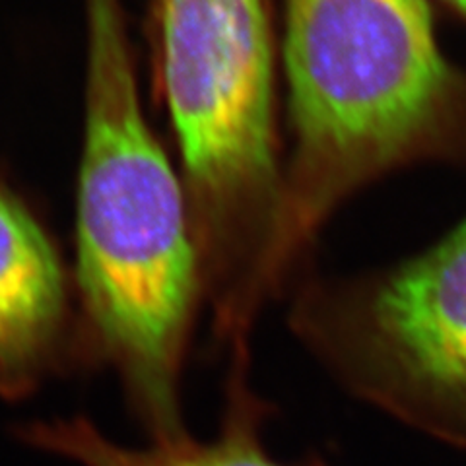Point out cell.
Wrapping results in <instances>:
<instances>
[{
	"label": "cell",
	"mask_w": 466,
	"mask_h": 466,
	"mask_svg": "<svg viewBox=\"0 0 466 466\" xmlns=\"http://www.w3.org/2000/svg\"><path fill=\"white\" fill-rule=\"evenodd\" d=\"M76 204L80 358L109 368L150 440L187 433L181 389L204 282L181 175L146 119L121 0H84Z\"/></svg>",
	"instance_id": "6da1fadb"
},
{
	"label": "cell",
	"mask_w": 466,
	"mask_h": 466,
	"mask_svg": "<svg viewBox=\"0 0 466 466\" xmlns=\"http://www.w3.org/2000/svg\"><path fill=\"white\" fill-rule=\"evenodd\" d=\"M282 51L280 291L360 188L421 162L466 166V70L447 61L426 0H284Z\"/></svg>",
	"instance_id": "7a4b0ae2"
},
{
	"label": "cell",
	"mask_w": 466,
	"mask_h": 466,
	"mask_svg": "<svg viewBox=\"0 0 466 466\" xmlns=\"http://www.w3.org/2000/svg\"><path fill=\"white\" fill-rule=\"evenodd\" d=\"M152 80L181 157L214 339L247 352L276 276L284 162L268 0H152Z\"/></svg>",
	"instance_id": "3957f363"
},
{
	"label": "cell",
	"mask_w": 466,
	"mask_h": 466,
	"mask_svg": "<svg viewBox=\"0 0 466 466\" xmlns=\"http://www.w3.org/2000/svg\"><path fill=\"white\" fill-rule=\"evenodd\" d=\"M289 329L352 395L466 449V216L400 265L305 279Z\"/></svg>",
	"instance_id": "277c9868"
},
{
	"label": "cell",
	"mask_w": 466,
	"mask_h": 466,
	"mask_svg": "<svg viewBox=\"0 0 466 466\" xmlns=\"http://www.w3.org/2000/svg\"><path fill=\"white\" fill-rule=\"evenodd\" d=\"M75 358L61 262L34 216L0 185V399L32 397Z\"/></svg>",
	"instance_id": "5b68a950"
},
{
	"label": "cell",
	"mask_w": 466,
	"mask_h": 466,
	"mask_svg": "<svg viewBox=\"0 0 466 466\" xmlns=\"http://www.w3.org/2000/svg\"><path fill=\"white\" fill-rule=\"evenodd\" d=\"M226 389L220 430L202 441L185 433L144 447L121 445L82 416L34 421L18 433L32 447L78 466H289L265 445L267 406L249 383V363H233Z\"/></svg>",
	"instance_id": "8992f818"
},
{
	"label": "cell",
	"mask_w": 466,
	"mask_h": 466,
	"mask_svg": "<svg viewBox=\"0 0 466 466\" xmlns=\"http://www.w3.org/2000/svg\"><path fill=\"white\" fill-rule=\"evenodd\" d=\"M440 3L466 24V0H440Z\"/></svg>",
	"instance_id": "52a82bcc"
}]
</instances>
